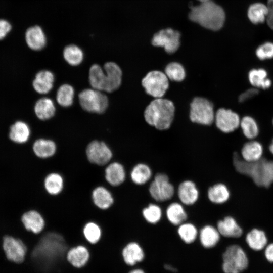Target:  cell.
<instances>
[{
  "mask_svg": "<svg viewBox=\"0 0 273 273\" xmlns=\"http://www.w3.org/2000/svg\"><path fill=\"white\" fill-rule=\"evenodd\" d=\"M269 150L271 154L273 155V139L269 146Z\"/></svg>",
  "mask_w": 273,
  "mask_h": 273,
  "instance_id": "cell-51",
  "label": "cell"
},
{
  "mask_svg": "<svg viewBox=\"0 0 273 273\" xmlns=\"http://www.w3.org/2000/svg\"><path fill=\"white\" fill-rule=\"evenodd\" d=\"M78 97L81 108L88 112L101 114L108 108V97L102 91L93 88L85 89L80 93Z\"/></svg>",
  "mask_w": 273,
  "mask_h": 273,
  "instance_id": "cell-7",
  "label": "cell"
},
{
  "mask_svg": "<svg viewBox=\"0 0 273 273\" xmlns=\"http://www.w3.org/2000/svg\"><path fill=\"white\" fill-rule=\"evenodd\" d=\"M189 16L192 21L215 31L221 29L225 21L223 9L211 0L201 3L198 6H192Z\"/></svg>",
  "mask_w": 273,
  "mask_h": 273,
  "instance_id": "cell-4",
  "label": "cell"
},
{
  "mask_svg": "<svg viewBox=\"0 0 273 273\" xmlns=\"http://www.w3.org/2000/svg\"><path fill=\"white\" fill-rule=\"evenodd\" d=\"M175 113L173 103L163 98H155L146 108L144 115L149 125L163 130L169 128Z\"/></svg>",
  "mask_w": 273,
  "mask_h": 273,
  "instance_id": "cell-3",
  "label": "cell"
},
{
  "mask_svg": "<svg viewBox=\"0 0 273 273\" xmlns=\"http://www.w3.org/2000/svg\"><path fill=\"white\" fill-rule=\"evenodd\" d=\"M231 193L228 186L222 183L211 186L207 190V198L214 204H222L228 201Z\"/></svg>",
  "mask_w": 273,
  "mask_h": 273,
  "instance_id": "cell-27",
  "label": "cell"
},
{
  "mask_svg": "<svg viewBox=\"0 0 273 273\" xmlns=\"http://www.w3.org/2000/svg\"><path fill=\"white\" fill-rule=\"evenodd\" d=\"M240 126L244 135L249 140H254L259 134L258 125L251 116H245L241 118Z\"/></svg>",
  "mask_w": 273,
  "mask_h": 273,
  "instance_id": "cell-39",
  "label": "cell"
},
{
  "mask_svg": "<svg viewBox=\"0 0 273 273\" xmlns=\"http://www.w3.org/2000/svg\"><path fill=\"white\" fill-rule=\"evenodd\" d=\"M149 193L156 202H162L170 200L175 193L174 185L168 176L164 173H157L154 176L149 187Z\"/></svg>",
  "mask_w": 273,
  "mask_h": 273,
  "instance_id": "cell-8",
  "label": "cell"
},
{
  "mask_svg": "<svg viewBox=\"0 0 273 273\" xmlns=\"http://www.w3.org/2000/svg\"><path fill=\"white\" fill-rule=\"evenodd\" d=\"M85 155L89 163L98 166L107 165L113 157L110 147L103 141L98 140H94L88 143Z\"/></svg>",
  "mask_w": 273,
  "mask_h": 273,
  "instance_id": "cell-10",
  "label": "cell"
},
{
  "mask_svg": "<svg viewBox=\"0 0 273 273\" xmlns=\"http://www.w3.org/2000/svg\"><path fill=\"white\" fill-rule=\"evenodd\" d=\"M263 147L259 142L251 140L243 146L241 151V157L249 162H255L263 158Z\"/></svg>",
  "mask_w": 273,
  "mask_h": 273,
  "instance_id": "cell-25",
  "label": "cell"
},
{
  "mask_svg": "<svg viewBox=\"0 0 273 273\" xmlns=\"http://www.w3.org/2000/svg\"><path fill=\"white\" fill-rule=\"evenodd\" d=\"M69 246L64 235L56 231L43 234L32 252V258L41 268L50 272L54 266L66 258Z\"/></svg>",
  "mask_w": 273,
  "mask_h": 273,
  "instance_id": "cell-1",
  "label": "cell"
},
{
  "mask_svg": "<svg viewBox=\"0 0 273 273\" xmlns=\"http://www.w3.org/2000/svg\"><path fill=\"white\" fill-rule=\"evenodd\" d=\"M43 185L48 195L57 196L63 192L65 187V180L62 174L58 172L52 171L44 177Z\"/></svg>",
  "mask_w": 273,
  "mask_h": 273,
  "instance_id": "cell-21",
  "label": "cell"
},
{
  "mask_svg": "<svg viewBox=\"0 0 273 273\" xmlns=\"http://www.w3.org/2000/svg\"><path fill=\"white\" fill-rule=\"evenodd\" d=\"M106 75L105 92L111 93L117 89L122 82V72L120 67L115 62H108L104 65Z\"/></svg>",
  "mask_w": 273,
  "mask_h": 273,
  "instance_id": "cell-18",
  "label": "cell"
},
{
  "mask_svg": "<svg viewBox=\"0 0 273 273\" xmlns=\"http://www.w3.org/2000/svg\"><path fill=\"white\" fill-rule=\"evenodd\" d=\"M25 40L29 48L34 51L42 50L47 43L45 34L39 26L31 27L26 30Z\"/></svg>",
  "mask_w": 273,
  "mask_h": 273,
  "instance_id": "cell-23",
  "label": "cell"
},
{
  "mask_svg": "<svg viewBox=\"0 0 273 273\" xmlns=\"http://www.w3.org/2000/svg\"><path fill=\"white\" fill-rule=\"evenodd\" d=\"M255 53L260 60L273 58V43L266 42L261 44L257 48Z\"/></svg>",
  "mask_w": 273,
  "mask_h": 273,
  "instance_id": "cell-44",
  "label": "cell"
},
{
  "mask_svg": "<svg viewBox=\"0 0 273 273\" xmlns=\"http://www.w3.org/2000/svg\"><path fill=\"white\" fill-rule=\"evenodd\" d=\"M90 197L94 206L101 210H107L114 204L112 193L104 186L94 187L91 191Z\"/></svg>",
  "mask_w": 273,
  "mask_h": 273,
  "instance_id": "cell-17",
  "label": "cell"
},
{
  "mask_svg": "<svg viewBox=\"0 0 273 273\" xmlns=\"http://www.w3.org/2000/svg\"><path fill=\"white\" fill-rule=\"evenodd\" d=\"M90 256V252L88 248L80 244L69 248L66 254V259L73 267L80 269L87 264Z\"/></svg>",
  "mask_w": 273,
  "mask_h": 273,
  "instance_id": "cell-14",
  "label": "cell"
},
{
  "mask_svg": "<svg viewBox=\"0 0 273 273\" xmlns=\"http://www.w3.org/2000/svg\"><path fill=\"white\" fill-rule=\"evenodd\" d=\"M272 125H273V119H272Z\"/></svg>",
  "mask_w": 273,
  "mask_h": 273,
  "instance_id": "cell-53",
  "label": "cell"
},
{
  "mask_svg": "<svg viewBox=\"0 0 273 273\" xmlns=\"http://www.w3.org/2000/svg\"><path fill=\"white\" fill-rule=\"evenodd\" d=\"M142 85L148 95L155 98H162L169 87V79L160 71L149 72L142 80Z\"/></svg>",
  "mask_w": 273,
  "mask_h": 273,
  "instance_id": "cell-9",
  "label": "cell"
},
{
  "mask_svg": "<svg viewBox=\"0 0 273 273\" xmlns=\"http://www.w3.org/2000/svg\"><path fill=\"white\" fill-rule=\"evenodd\" d=\"M246 241L250 248L255 251H259L266 246L267 238L264 231L254 228L247 234Z\"/></svg>",
  "mask_w": 273,
  "mask_h": 273,
  "instance_id": "cell-34",
  "label": "cell"
},
{
  "mask_svg": "<svg viewBox=\"0 0 273 273\" xmlns=\"http://www.w3.org/2000/svg\"><path fill=\"white\" fill-rule=\"evenodd\" d=\"M32 150L38 158L45 159L54 156L57 151V146L53 140L41 138L34 142Z\"/></svg>",
  "mask_w": 273,
  "mask_h": 273,
  "instance_id": "cell-28",
  "label": "cell"
},
{
  "mask_svg": "<svg viewBox=\"0 0 273 273\" xmlns=\"http://www.w3.org/2000/svg\"><path fill=\"white\" fill-rule=\"evenodd\" d=\"M3 247L9 260L17 263L24 261L27 249L22 240L11 236H6L3 238Z\"/></svg>",
  "mask_w": 273,
  "mask_h": 273,
  "instance_id": "cell-11",
  "label": "cell"
},
{
  "mask_svg": "<svg viewBox=\"0 0 273 273\" xmlns=\"http://www.w3.org/2000/svg\"><path fill=\"white\" fill-rule=\"evenodd\" d=\"M213 105L208 99L197 97L190 104V119L194 123L210 125L215 119Z\"/></svg>",
  "mask_w": 273,
  "mask_h": 273,
  "instance_id": "cell-6",
  "label": "cell"
},
{
  "mask_svg": "<svg viewBox=\"0 0 273 273\" xmlns=\"http://www.w3.org/2000/svg\"><path fill=\"white\" fill-rule=\"evenodd\" d=\"M142 215L147 222L151 224H156L162 219L163 212L159 205L156 203H150L143 209Z\"/></svg>",
  "mask_w": 273,
  "mask_h": 273,
  "instance_id": "cell-41",
  "label": "cell"
},
{
  "mask_svg": "<svg viewBox=\"0 0 273 273\" xmlns=\"http://www.w3.org/2000/svg\"><path fill=\"white\" fill-rule=\"evenodd\" d=\"M198 236L203 247L211 248L215 246L218 243L221 235L216 227L206 224L201 229Z\"/></svg>",
  "mask_w": 273,
  "mask_h": 273,
  "instance_id": "cell-30",
  "label": "cell"
},
{
  "mask_svg": "<svg viewBox=\"0 0 273 273\" xmlns=\"http://www.w3.org/2000/svg\"><path fill=\"white\" fill-rule=\"evenodd\" d=\"M164 267L167 270H168L171 271L176 272L177 271L176 268H174L172 266L170 265L169 264L165 265Z\"/></svg>",
  "mask_w": 273,
  "mask_h": 273,
  "instance_id": "cell-49",
  "label": "cell"
},
{
  "mask_svg": "<svg viewBox=\"0 0 273 273\" xmlns=\"http://www.w3.org/2000/svg\"><path fill=\"white\" fill-rule=\"evenodd\" d=\"M121 255L126 265L133 266L144 259L145 254L143 248L139 243L130 242L122 249Z\"/></svg>",
  "mask_w": 273,
  "mask_h": 273,
  "instance_id": "cell-22",
  "label": "cell"
},
{
  "mask_svg": "<svg viewBox=\"0 0 273 273\" xmlns=\"http://www.w3.org/2000/svg\"><path fill=\"white\" fill-rule=\"evenodd\" d=\"M56 108L53 101L44 97L39 99L34 106V112L40 120H46L53 117L55 113Z\"/></svg>",
  "mask_w": 273,
  "mask_h": 273,
  "instance_id": "cell-33",
  "label": "cell"
},
{
  "mask_svg": "<svg viewBox=\"0 0 273 273\" xmlns=\"http://www.w3.org/2000/svg\"><path fill=\"white\" fill-rule=\"evenodd\" d=\"M258 93L259 90L256 88L252 87L248 89L239 96L238 100L241 103L244 102L256 96Z\"/></svg>",
  "mask_w": 273,
  "mask_h": 273,
  "instance_id": "cell-45",
  "label": "cell"
},
{
  "mask_svg": "<svg viewBox=\"0 0 273 273\" xmlns=\"http://www.w3.org/2000/svg\"><path fill=\"white\" fill-rule=\"evenodd\" d=\"M222 270L224 273H240L248 265L247 256L238 245L228 246L222 255Z\"/></svg>",
  "mask_w": 273,
  "mask_h": 273,
  "instance_id": "cell-5",
  "label": "cell"
},
{
  "mask_svg": "<svg viewBox=\"0 0 273 273\" xmlns=\"http://www.w3.org/2000/svg\"><path fill=\"white\" fill-rule=\"evenodd\" d=\"M216 228L220 235L226 238H239L243 233L236 219L230 215L218 221Z\"/></svg>",
  "mask_w": 273,
  "mask_h": 273,
  "instance_id": "cell-20",
  "label": "cell"
},
{
  "mask_svg": "<svg viewBox=\"0 0 273 273\" xmlns=\"http://www.w3.org/2000/svg\"><path fill=\"white\" fill-rule=\"evenodd\" d=\"M128 273H145V272L141 269H134L131 270Z\"/></svg>",
  "mask_w": 273,
  "mask_h": 273,
  "instance_id": "cell-50",
  "label": "cell"
},
{
  "mask_svg": "<svg viewBox=\"0 0 273 273\" xmlns=\"http://www.w3.org/2000/svg\"><path fill=\"white\" fill-rule=\"evenodd\" d=\"M63 57L69 65L77 66L83 61V53L79 47L75 44H70L64 48Z\"/></svg>",
  "mask_w": 273,
  "mask_h": 273,
  "instance_id": "cell-42",
  "label": "cell"
},
{
  "mask_svg": "<svg viewBox=\"0 0 273 273\" xmlns=\"http://www.w3.org/2000/svg\"><path fill=\"white\" fill-rule=\"evenodd\" d=\"M267 76V72L263 68H254L248 73L250 83L257 89H266L271 86L272 82Z\"/></svg>",
  "mask_w": 273,
  "mask_h": 273,
  "instance_id": "cell-31",
  "label": "cell"
},
{
  "mask_svg": "<svg viewBox=\"0 0 273 273\" xmlns=\"http://www.w3.org/2000/svg\"><path fill=\"white\" fill-rule=\"evenodd\" d=\"M233 164L238 173L250 177L258 187L269 188L273 184V160L262 158L249 162L244 160L238 153H234Z\"/></svg>",
  "mask_w": 273,
  "mask_h": 273,
  "instance_id": "cell-2",
  "label": "cell"
},
{
  "mask_svg": "<svg viewBox=\"0 0 273 273\" xmlns=\"http://www.w3.org/2000/svg\"><path fill=\"white\" fill-rule=\"evenodd\" d=\"M214 121L220 131L228 133L234 131L240 126L241 119L236 112L221 108L216 111Z\"/></svg>",
  "mask_w": 273,
  "mask_h": 273,
  "instance_id": "cell-13",
  "label": "cell"
},
{
  "mask_svg": "<svg viewBox=\"0 0 273 273\" xmlns=\"http://www.w3.org/2000/svg\"><path fill=\"white\" fill-rule=\"evenodd\" d=\"M89 82L93 88L104 91L106 87V75L104 69L99 65L93 64L89 70Z\"/></svg>",
  "mask_w": 273,
  "mask_h": 273,
  "instance_id": "cell-36",
  "label": "cell"
},
{
  "mask_svg": "<svg viewBox=\"0 0 273 273\" xmlns=\"http://www.w3.org/2000/svg\"><path fill=\"white\" fill-rule=\"evenodd\" d=\"M104 177L106 182L112 187L121 185L126 177L124 166L118 161L110 162L104 169Z\"/></svg>",
  "mask_w": 273,
  "mask_h": 273,
  "instance_id": "cell-16",
  "label": "cell"
},
{
  "mask_svg": "<svg viewBox=\"0 0 273 273\" xmlns=\"http://www.w3.org/2000/svg\"><path fill=\"white\" fill-rule=\"evenodd\" d=\"M268 14L267 5L256 3L250 6L247 15L250 21L254 24L263 23L266 19Z\"/></svg>",
  "mask_w": 273,
  "mask_h": 273,
  "instance_id": "cell-37",
  "label": "cell"
},
{
  "mask_svg": "<svg viewBox=\"0 0 273 273\" xmlns=\"http://www.w3.org/2000/svg\"><path fill=\"white\" fill-rule=\"evenodd\" d=\"M177 232L180 239L187 244L194 242L199 234L196 226L193 223L187 221L178 226Z\"/></svg>",
  "mask_w": 273,
  "mask_h": 273,
  "instance_id": "cell-38",
  "label": "cell"
},
{
  "mask_svg": "<svg viewBox=\"0 0 273 273\" xmlns=\"http://www.w3.org/2000/svg\"><path fill=\"white\" fill-rule=\"evenodd\" d=\"M266 5L268 14L266 20L268 26L273 30V0H268Z\"/></svg>",
  "mask_w": 273,
  "mask_h": 273,
  "instance_id": "cell-47",
  "label": "cell"
},
{
  "mask_svg": "<svg viewBox=\"0 0 273 273\" xmlns=\"http://www.w3.org/2000/svg\"><path fill=\"white\" fill-rule=\"evenodd\" d=\"M151 167L145 163H138L132 168L129 176L132 182L136 185L142 186L148 183L152 177Z\"/></svg>",
  "mask_w": 273,
  "mask_h": 273,
  "instance_id": "cell-29",
  "label": "cell"
},
{
  "mask_svg": "<svg viewBox=\"0 0 273 273\" xmlns=\"http://www.w3.org/2000/svg\"><path fill=\"white\" fill-rule=\"evenodd\" d=\"M11 29V25L7 20H0V40L4 38Z\"/></svg>",
  "mask_w": 273,
  "mask_h": 273,
  "instance_id": "cell-46",
  "label": "cell"
},
{
  "mask_svg": "<svg viewBox=\"0 0 273 273\" xmlns=\"http://www.w3.org/2000/svg\"><path fill=\"white\" fill-rule=\"evenodd\" d=\"M9 138L13 142L23 144L27 142L30 135V129L28 125L21 121H18L10 127Z\"/></svg>",
  "mask_w": 273,
  "mask_h": 273,
  "instance_id": "cell-32",
  "label": "cell"
},
{
  "mask_svg": "<svg viewBox=\"0 0 273 273\" xmlns=\"http://www.w3.org/2000/svg\"><path fill=\"white\" fill-rule=\"evenodd\" d=\"M176 193L179 202L184 206H192L195 204L200 196L197 185L190 179L183 180L178 185Z\"/></svg>",
  "mask_w": 273,
  "mask_h": 273,
  "instance_id": "cell-15",
  "label": "cell"
},
{
  "mask_svg": "<svg viewBox=\"0 0 273 273\" xmlns=\"http://www.w3.org/2000/svg\"><path fill=\"white\" fill-rule=\"evenodd\" d=\"M74 89L68 84L61 85L58 89L56 94L57 103L61 106L68 107L71 106L73 102Z\"/></svg>",
  "mask_w": 273,
  "mask_h": 273,
  "instance_id": "cell-40",
  "label": "cell"
},
{
  "mask_svg": "<svg viewBox=\"0 0 273 273\" xmlns=\"http://www.w3.org/2000/svg\"><path fill=\"white\" fill-rule=\"evenodd\" d=\"M21 221L26 230L35 234L41 233L46 225L43 215L36 210H30L24 213Z\"/></svg>",
  "mask_w": 273,
  "mask_h": 273,
  "instance_id": "cell-19",
  "label": "cell"
},
{
  "mask_svg": "<svg viewBox=\"0 0 273 273\" xmlns=\"http://www.w3.org/2000/svg\"><path fill=\"white\" fill-rule=\"evenodd\" d=\"M165 215L171 224L177 226L186 221L188 218L184 205L180 202L170 203L165 210Z\"/></svg>",
  "mask_w": 273,
  "mask_h": 273,
  "instance_id": "cell-26",
  "label": "cell"
},
{
  "mask_svg": "<svg viewBox=\"0 0 273 273\" xmlns=\"http://www.w3.org/2000/svg\"><path fill=\"white\" fill-rule=\"evenodd\" d=\"M265 256L268 261L273 262V243L266 246Z\"/></svg>",
  "mask_w": 273,
  "mask_h": 273,
  "instance_id": "cell-48",
  "label": "cell"
},
{
  "mask_svg": "<svg viewBox=\"0 0 273 273\" xmlns=\"http://www.w3.org/2000/svg\"><path fill=\"white\" fill-rule=\"evenodd\" d=\"M199 1H200L201 3H203V2H207L210 0H199Z\"/></svg>",
  "mask_w": 273,
  "mask_h": 273,
  "instance_id": "cell-52",
  "label": "cell"
},
{
  "mask_svg": "<svg viewBox=\"0 0 273 273\" xmlns=\"http://www.w3.org/2000/svg\"><path fill=\"white\" fill-rule=\"evenodd\" d=\"M152 43L163 47L167 53H173L180 46V33L171 28L161 30L154 35Z\"/></svg>",
  "mask_w": 273,
  "mask_h": 273,
  "instance_id": "cell-12",
  "label": "cell"
},
{
  "mask_svg": "<svg viewBox=\"0 0 273 273\" xmlns=\"http://www.w3.org/2000/svg\"><path fill=\"white\" fill-rule=\"evenodd\" d=\"M164 73L168 79L180 82L184 80L186 71L183 66L176 62H170L165 68Z\"/></svg>",
  "mask_w": 273,
  "mask_h": 273,
  "instance_id": "cell-43",
  "label": "cell"
},
{
  "mask_svg": "<svg viewBox=\"0 0 273 273\" xmlns=\"http://www.w3.org/2000/svg\"><path fill=\"white\" fill-rule=\"evenodd\" d=\"M82 233L83 238L91 245H96L100 242L103 235V231L99 224L92 220L84 223Z\"/></svg>",
  "mask_w": 273,
  "mask_h": 273,
  "instance_id": "cell-35",
  "label": "cell"
},
{
  "mask_svg": "<svg viewBox=\"0 0 273 273\" xmlns=\"http://www.w3.org/2000/svg\"><path fill=\"white\" fill-rule=\"evenodd\" d=\"M54 80V75L51 71L41 70L36 74L32 86L37 93L41 94H48L53 87Z\"/></svg>",
  "mask_w": 273,
  "mask_h": 273,
  "instance_id": "cell-24",
  "label": "cell"
}]
</instances>
